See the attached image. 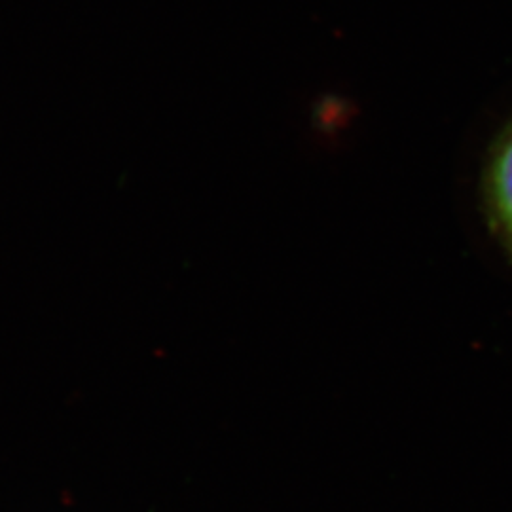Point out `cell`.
<instances>
[{"label": "cell", "mask_w": 512, "mask_h": 512, "mask_svg": "<svg viewBox=\"0 0 512 512\" xmlns=\"http://www.w3.org/2000/svg\"><path fill=\"white\" fill-rule=\"evenodd\" d=\"M486 202L499 238L512 251V126L492 150L486 171Z\"/></svg>", "instance_id": "obj_1"}]
</instances>
